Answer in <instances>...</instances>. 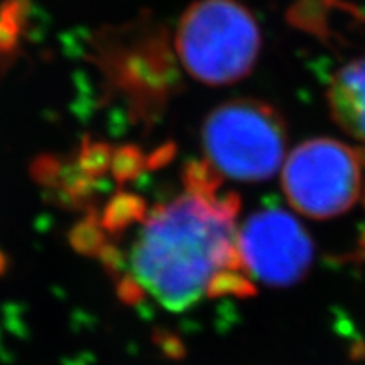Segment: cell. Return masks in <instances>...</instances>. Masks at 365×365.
Segmentation results:
<instances>
[{
	"label": "cell",
	"instance_id": "5",
	"mask_svg": "<svg viewBox=\"0 0 365 365\" xmlns=\"http://www.w3.org/2000/svg\"><path fill=\"white\" fill-rule=\"evenodd\" d=\"M242 271L269 286L294 284L313 262V242L304 227L281 208L254 213L239 230Z\"/></svg>",
	"mask_w": 365,
	"mask_h": 365
},
{
	"label": "cell",
	"instance_id": "7",
	"mask_svg": "<svg viewBox=\"0 0 365 365\" xmlns=\"http://www.w3.org/2000/svg\"><path fill=\"white\" fill-rule=\"evenodd\" d=\"M333 0H298L287 12V19L298 29L308 31L318 38L328 36V12Z\"/></svg>",
	"mask_w": 365,
	"mask_h": 365
},
{
	"label": "cell",
	"instance_id": "2",
	"mask_svg": "<svg viewBox=\"0 0 365 365\" xmlns=\"http://www.w3.org/2000/svg\"><path fill=\"white\" fill-rule=\"evenodd\" d=\"M176 51L195 80L230 85L254 70L261 31L252 12L237 0H200L181 17Z\"/></svg>",
	"mask_w": 365,
	"mask_h": 365
},
{
	"label": "cell",
	"instance_id": "6",
	"mask_svg": "<svg viewBox=\"0 0 365 365\" xmlns=\"http://www.w3.org/2000/svg\"><path fill=\"white\" fill-rule=\"evenodd\" d=\"M327 103L335 124L365 144V53L333 75Z\"/></svg>",
	"mask_w": 365,
	"mask_h": 365
},
{
	"label": "cell",
	"instance_id": "8",
	"mask_svg": "<svg viewBox=\"0 0 365 365\" xmlns=\"http://www.w3.org/2000/svg\"><path fill=\"white\" fill-rule=\"evenodd\" d=\"M149 164V158H145L143 150L134 145H124V148L117 149L112 156L110 170L115 178L125 181L139 175Z\"/></svg>",
	"mask_w": 365,
	"mask_h": 365
},
{
	"label": "cell",
	"instance_id": "9",
	"mask_svg": "<svg viewBox=\"0 0 365 365\" xmlns=\"http://www.w3.org/2000/svg\"><path fill=\"white\" fill-rule=\"evenodd\" d=\"M113 150L103 143H85L80 154V168L86 176H102L112 166Z\"/></svg>",
	"mask_w": 365,
	"mask_h": 365
},
{
	"label": "cell",
	"instance_id": "4",
	"mask_svg": "<svg viewBox=\"0 0 365 365\" xmlns=\"http://www.w3.org/2000/svg\"><path fill=\"white\" fill-rule=\"evenodd\" d=\"M282 188L296 212L318 220L344 215L365 196V149L309 139L287 158Z\"/></svg>",
	"mask_w": 365,
	"mask_h": 365
},
{
	"label": "cell",
	"instance_id": "3",
	"mask_svg": "<svg viewBox=\"0 0 365 365\" xmlns=\"http://www.w3.org/2000/svg\"><path fill=\"white\" fill-rule=\"evenodd\" d=\"M207 161L220 176L237 181H266L286 158L284 118L272 105L237 98L220 105L203 125Z\"/></svg>",
	"mask_w": 365,
	"mask_h": 365
},
{
	"label": "cell",
	"instance_id": "10",
	"mask_svg": "<svg viewBox=\"0 0 365 365\" xmlns=\"http://www.w3.org/2000/svg\"><path fill=\"white\" fill-rule=\"evenodd\" d=\"M19 7L17 2L7 4L0 12V54L11 53L19 36Z\"/></svg>",
	"mask_w": 365,
	"mask_h": 365
},
{
	"label": "cell",
	"instance_id": "1",
	"mask_svg": "<svg viewBox=\"0 0 365 365\" xmlns=\"http://www.w3.org/2000/svg\"><path fill=\"white\" fill-rule=\"evenodd\" d=\"M237 195L191 190L150 213L134 242L135 284L170 312H185L218 284H244L237 247Z\"/></svg>",
	"mask_w": 365,
	"mask_h": 365
}]
</instances>
